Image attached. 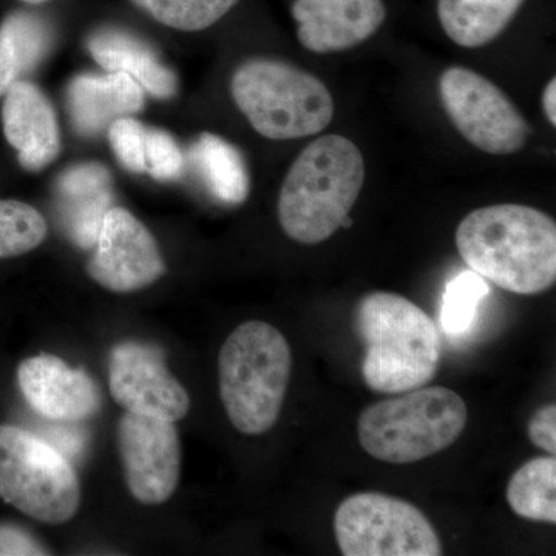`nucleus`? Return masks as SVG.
Returning a JSON list of instances; mask_svg holds the SVG:
<instances>
[{
    "mask_svg": "<svg viewBox=\"0 0 556 556\" xmlns=\"http://www.w3.org/2000/svg\"><path fill=\"white\" fill-rule=\"evenodd\" d=\"M464 263L504 291L535 295L556 281V225L525 204H493L470 212L456 229Z\"/></svg>",
    "mask_w": 556,
    "mask_h": 556,
    "instance_id": "obj_1",
    "label": "nucleus"
},
{
    "mask_svg": "<svg viewBox=\"0 0 556 556\" xmlns=\"http://www.w3.org/2000/svg\"><path fill=\"white\" fill-rule=\"evenodd\" d=\"M365 182V161L351 139L328 135L311 142L292 163L280 197L278 222L298 243H324L350 217Z\"/></svg>",
    "mask_w": 556,
    "mask_h": 556,
    "instance_id": "obj_2",
    "label": "nucleus"
},
{
    "mask_svg": "<svg viewBox=\"0 0 556 556\" xmlns=\"http://www.w3.org/2000/svg\"><path fill=\"white\" fill-rule=\"evenodd\" d=\"M354 329L365 346L362 376L375 393H405L437 376L439 329L408 299L393 292L365 295L354 311Z\"/></svg>",
    "mask_w": 556,
    "mask_h": 556,
    "instance_id": "obj_3",
    "label": "nucleus"
},
{
    "mask_svg": "<svg viewBox=\"0 0 556 556\" xmlns=\"http://www.w3.org/2000/svg\"><path fill=\"white\" fill-rule=\"evenodd\" d=\"M291 371V348L273 325L247 321L226 339L218 354L219 396L240 433L258 437L276 426Z\"/></svg>",
    "mask_w": 556,
    "mask_h": 556,
    "instance_id": "obj_4",
    "label": "nucleus"
},
{
    "mask_svg": "<svg viewBox=\"0 0 556 556\" xmlns=\"http://www.w3.org/2000/svg\"><path fill=\"white\" fill-rule=\"evenodd\" d=\"M466 426L467 405L459 394L445 387H420L369 405L358 419L357 434L375 459L413 464L455 444Z\"/></svg>",
    "mask_w": 556,
    "mask_h": 556,
    "instance_id": "obj_5",
    "label": "nucleus"
},
{
    "mask_svg": "<svg viewBox=\"0 0 556 556\" xmlns=\"http://www.w3.org/2000/svg\"><path fill=\"white\" fill-rule=\"evenodd\" d=\"M230 91L254 130L268 139L314 137L327 129L334 115L327 86L283 61L243 62L233 73Z\"/></svg>",
    "mask_w": 556,
    "mask_h": 556,
    "instance_id": "obj_6",
    "label": "nucleus"
},
{
    "mask_svg": "<svg viewBox=\"0 0 556 556\" xmlns=\"http://www.w3.org/2000/svg\"><path fill=\"white\" fill-rule=\"evenodd\" d=\"M0 500L43 525L78 514L80 485L60 450L16 426H0Z\"/></svg>",
    "mask_w": 556,
    "mask_h": 556,
    "instance_id": "obj_7",
    "label": "nucleus"
},
{
    "mask_svg": "<svg viewBox=\"0 0 556 556\" xmlns=\"http://www.w3.org/2000/svg\"><path fill=\"white\" fill-rule=\"evenodd\" d=\"M338 546L345 556H438L437 529L407 501L365 492L346 497L334 517Z\"/></svg>",
    "mask_w": 556,
    "mask_h": 556,
    "instance_id": "obj_8",
    "label": "nucleus"
},
{
    "mask_svg": "<svg viewBox=\"0 0 556 556\" xmlns=\"http://www.w3.org/2000/svg\"><path fill=\"white\" fill-rule=\"evenodd\" d=\"M439 94L450 121L475 148L490 155H511L525 148L529 123L485 76L450 67L439 78Z\"/></svg>",
    "mask_w": 556,
    "mask_h": 556,
    "instance_id": "obj_9",
    "label": "nucleus"
},
{
    "mask_svg": "<svg viewBox=\"0 0 556 556\" xmlns=\"http://www.w3.org/2000/svg\"><path fill=\"white\" fill-rule=\"evenodd\" d=\"M124 481L144 506L166 503L179 482L181 444L175 422L126 412L116 427Z\"/></svg>",
    "mask_w": 556,
    "mask_h": 556,
    "instance_id": "obj_10",
    "label": "nucleus"
},
{
    "mask_svg": "<svg viewBox=\"0 0 556 556\" xmlns=\"http://www.w3.org/2000/svg\"><path fill=\"white\" fill-rule=\"evenodd\" d=\"M94 247L87 270L91 280L109 291H141L166 274L156 240L126 208H109Z\"/></svg>",
    "mask_w": 556,
    "mask_h": 556,
    "instance_id": "obj_11",
    "label": "nucleus"
},
{
    "mask_svg": "<svg viewBox=\"0 0 556 556\" xmlns=\"http://www.w3.org/2000/svg\"><path fill=\"white\" fill-rule=\"evenodd\" d=\"M109 388L119 407L137 415L178 422L190 409L186 388L172 376L161 351L146 343L124 342L113 348Z\"/></svg>",
    "mask_w": 556,
    "mask_h": 556,
    "instance_id": "obj_12",
    "label": "nucleus"
},
{
    "mask_svg": "<svg viewBox=\"0 0 556 556\" xmlns=\"http://www.w3.org/2000/svg\"><path fill=\"white\" fill-rule=\"evenodd\" d=\"M17 383L28 405L53 422H79L101 409L100 388L83 369L40 354L21 362Z\"/></svg>",
    "mask_w": 556,
    "mask_h": 556,
    "instance_id": "obj_13",
    "label": "nucleus"
},
{
    "mask_svg": "<svg viewBox=\"0 0 556 556\" xmlns=\"http://www.w3.org/2000/svg\"><path fill=\"white\" fill-rule=\"evenodd\" d=\"M292 17L306 50L334 53L376 35L387 20V9L382 0H295Z\"/></svg>",
    "mask_w": 556,
    "mask_h": 556,
    "instance_id": "obj_14",
    "label": "nucleus"
},
{
    "mask_svg": "<svg viewBox=\"0 0 556 556\" xmlns=\"http://www.w3.org/2000/svg\"><path fill=\"white\" fill-rule=\"evenodd\" d=\"M3 134L27 170H40L58 159L61 134L49 98L30 80L20 79L3 94Z\"/></svg>",
    "mask_w": 556,
    "mask_h": 556,
    "instance_id": "obj_15",
    "label": "nucleus"
},
{
    "mask_svg": "<svg viewBox=\"0 0 556 556\" xmlns=\"http://www.w3.org/2000/svg\"><path fill=\"white\" fill-rule=\"evenodd\" d=\"M67 109L76 131L94 137L116 119L144 109V89L123 72L84 73L70 80Z\"/></svg>",
    "mask_w": 556,
    "mask_h": 556,
    "instance_id": "obj_16",
    "label": "nucleus"
},
{
    "mask_svg": "<svg viewBox=\"0 0 556 556\" xmlns=\"http://www.w3.org/2000/svg\"><path fill=\"white\" fill-rule=\"evenodd\" d=\"M62 225L70 239L84 249L93 248L102 219L112 207V177L98 163H84L62 172L56 181Z\"/></svg>",
    "mask_w": 556,
    "mask_h": 556,
    "instance_id": "obj_17",
    "label": "nucleus"
},
{
    "mask_svg": "<svg viewBox=\"0 0 556 556\" xmlns=\"http://www.w3.org/2000/svg\"><path fill=\"white\" fill-rule=\"evenodd\" d=\"M93 60L108 72H123L159 100L177 93V76L144 40L119 28H101L87 42Z\"/></svg>",
    "mask_w": 556,
    "mask_h": 556,
    "instance_id": "obj_18",
    "label": "nucleus"
},
{
    "mask_svg": "<svg viewBox=\"0 0 556 556\" xmlns=\"http://www.w3.org/2000/svg\"><path fill=\"white\" fill-rule=\"evenodd\" d=\"M525 0H438V16L456 46L481 49L517 16Z\"/></svg>",
    "mask_w": 556,
    "mask_h": 556,
    "instance_id": "obj_19",
    "label": "nucleus"
},
{
    "mask_svg": "<svg viewBox=\"0 0 556 556\" xmlns=\"http://www.w3.org/2000/svg\"><path fill=\"white\" fill-rule=\"evenodd\" d=\"M53 31L39 14L14 11L0 24V97L49 54Z\"/></svg>",
    "mask_w": 556,
    "mask_h": 556,
    "instance_id": "obj_20",
    "label": "nucleus"
},
{
    "mask_svg": "<svg viewBox=\"0 0 556 556\" xmlns=\"http://www.w3.org/2000/svg\"><path fill=\"white\" fill-rule=\"evenodd\" d=\"M190 159L215 199L240 204L248 199L251 181L240 150L217 135L203 134L190 150Z\"/></svg>",
    "mask_w": 556,
    "mask_h": 556,
    "instance_id": "obj_21",
    "label": "nucleus"
},
{
    "mask_svg": "<svg viewBox=\"0 0 556 556\" xmlns=\"http://www.w3.org/2000/svg\"><path fill=\"white\" fill-rule=\"evenodd\" d=\"M556 459L535 457L515 471L507 485V503L518 517L556 525Z\"/></svg>",
    "mask_w": 556,
    "mask_h": 556,
    "instance_id": "obj_22",
    "label": "nucleus"
},
{
    "mask_svg": "<svg viewBox=\"0 0 556 556\" xmlns=\"http://www.w3.org/2000/svg\"><path fill=\"white\" fill-rule=\"evenodd\" d=\"M490 294L485 278L475 270H464L453 278L442 295L439 324L450 338H460L473 328L479 308Z\"/></svg>",
    "mask_w": 556,
    "mask_h": 556,
    "instance_id": "obj_23",
    "label": "nucleus"
},
{
    "mask_svg": "<svg viewBox=\"0 0 556 556\" xmlns=\"http://www.w3.org/2000/svg\"><path fill=\"white\" fill-rule=\"evenodd\" d=\"M153 20L179 31H201L217 24L239 0H131Z\"/></svg>",
    "mask_w": 556,
    "mask_h": 556,
    "instance_id": "obj_24",
    "label": "nucleus"
},
{
    "mask_svg": "<svg viewBox=\"0 0 556 556\" xmlns=\"http://www.w3.org/2000/svg\"><path fill=\"white\" fill-rule=\"evenodd\" d=\"M47 233L46 218L30 204L0 200V258L28 254L43 243Z\"/></svg>",
    "mask_w": 556,
    "mask_h": 556,
    "instance_id": "obj_25",
    "label": "nucleus"
},
{
    "mask_svg": "<svg viewBox=\"0 0 556 556\" xmlns=\"http://www.w3.org/2000/svg\"><path fill=\"white\" fill-rule=\"evenodd\" d=\"M146 137L148 130L139 121L124 116L109 127V141L113 153L127 170L146 172Z\"/></svg>",
    "mask_w": 556,
    "mask_h": 556,
    "instance_id": "obj_26",
    "label": "nucleus"
},
{
    "mask_svg": "<svg viewBox=\"0 0 556 556\" xmlns=\"http://www.w3.org/2000/svg\"><path fill=\"white\" fill-rule=\"evenodd\" d=\"M185 169V155L167 131L148 130L146 137V172L160 181L177 179Z\"/></svg>",
    "mask_w": 556,
    "mask_h": 556,
    "instance_id": "obj_27",
    "label": "nucleus"
},
{
    "mask_svg": "<svg viewBox=\"0 0 556 556\" xmlns=\"http://www.w3.org/2000/svg\"><path fill=\"white\" fill-rule=\"evenodd\" d=\"M38 555H50V552L30 532L17 526H0V556Z\"/></svg>",
    "mask_w": 556,
    "mask_h": 556,
    "instance_id": "obj_28",
    "label": "nucleus"
},
{
    "mask_svg": "<svg viewBox=\"0 0 556 556\" xmlns=\"http://www.w3.org/2000/svg\"><path fill=\"white\" fill-rule=\"evenodd\" d=\"M530 441L548 455L556 453V405L547 404L538 409L527 427Z\"/></svg>",
    "mask_w": 556,
    "mask_h": 556,
    "instance_id": "obj_29",
    "label": "nucleus"
},
{
    "mask_svg": "<svg viewBox=\"0 0 556 556\" xmlns=\"http://www.w3.org/2000/svg\"><path fill=\"white\" fill-rule=\"evenodd\" d=\"M543 109L548 123L556 126V79H552L544 89Z\"/></svg>",
    "mask_w": 556,
    "mask_h": 556,
    "instance_id": "obj_30",
    "label": "nucleus"
},
{
    "mask_svg": "<svg viewBox=\"0 0 556 556\" xmlns=\"http://www.w3.org/2000/svg\"><path fill=\"white\" fill-rule=\"evenodd\" d=\"M25 3H31V5H38V3L47 2V0H22Z\"/></svg>",
    "mask_w": 556,
    "mask_h": 556,
    "instance_id": "obj_31",
    "label": "nucleus"
}]
</instances>
